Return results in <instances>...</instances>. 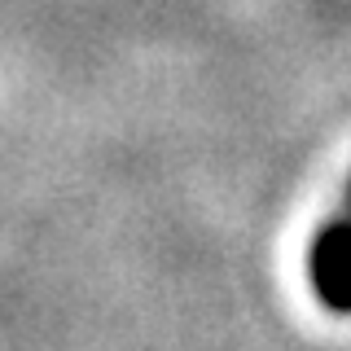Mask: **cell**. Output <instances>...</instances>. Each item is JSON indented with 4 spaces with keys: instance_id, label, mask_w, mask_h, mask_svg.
Returning <instances> with one entry per match:
<instances>
[{
    "instance_id": "obj_1",
    "label": "cell",
    "mask_w": 351,
    "mask_h": 351,
    "mask_svg": "<svg viewBox=\"0 0 351 351\" xmlns=\"http://www.w3.org/2000/svg\"><path fill=\"white\" fill-rule=\"evenodd\" d=\"M312 290L325 307L351 312V219H334L312 241Z\"/></svg>"
}]
</instances>
